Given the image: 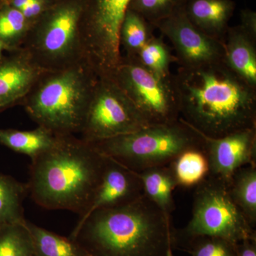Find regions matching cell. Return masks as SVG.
Masks as SVG:
<instances>
[{
  "label": "cell",
  "instance_id": "1",
  "mask_svg": "<svg viewBox=\"0 0 256 256\" xmlns=\"http://www.w3.org/2000/svg\"><path fill=\"white\" fill-rule=\"evenodd\" d=\"M173 80L180 118L198 132L220 138L256 128V89L223 60L180 67Z\"/></svg>",
  "mask_w": 256,
  "mask_h": 256
},
{
  "label": "cell",
  "instance_id": "2",
  "mask_svg": "<svg viewBox=\"0 0 256 256\" xmlns=\"http://www.w3.org/2000/svg\"><path fill=\"white\" fill-rule=\"evenodd\" d=\"M175 230L143 194L128 204L92 212L69 237L88 256H173Z\"/></svg>",
  "mask_w": 256,
  "mask_h": 256
},
{
  "label": "cell",
  "instance_id": "3",
  "mask_svg": "<svg viewBox=\"0 0 256 256\" xmlns=\"http://www.w3.org/2000/svg\"><path fill=\"white\" fill-rule=\"evenodd\" d=\"M106 156L75 134L57 136L54 146L32 160L28 194L38 206L82 216L100 183Z\"/></svg>",
  "mask_w": 256,
  "mask_h": 256
},
{
  "label": "cell",
  "instance_id": "4",
  "mask_svg": "<svg viewBox=\"0 0 256 256\" xmlns=\"http://www.w3.org/2000/svg\"><path fill=\"white\" fill-rule=\"evenodd\" d=\"M98 76L85 62L44 70L21 104L32 120L55 136L82 131Z\"/></svg>",
  "mask_w": 256,
  "mask_h": 256
},
{
  "label": "cell",
  "instance_id": "5",
  "mask_svg": "<svg viewBox=\"0 0 256 256\" xmlns=\"http://www.w3.org/2000/svg\"><path fill=\"white\" fill-rule=\"evenodd\" d=\"M92 144L101 154L136 172L170 164L188 150H204L202 134L181 118L173 124L146 126Z\"/></svg>",
  "mask_w": 256,
  "mask_h": 256
},
{
  "label": "cell",
  "instance_id": "6",
  "mask_svg": "<svg viewBox=\"0 0 256 256\" xmlns=\"http://www.w3.org/2000/svg\"><path fill=\"white\" fill-rule=\"evenodd\" d=\"M86 0H57L32 24L24 43L44 70H57L82 63L80 20Z\"/></svg>",
  "mask_w": 256,
  "mask_h": 256
},
{
  "label": "cell",
  "instance_id": "7",
  "mask_svg": "<svg viewBox=\"0 0 256 256\" xmlns=\"http://www.w3.org/2000/svg\"><path fill=\"white\" fill-rule=\"evenodd\" d=\"M195 188L191 220L184 228L176 229V235L210 236L235 244L256 235L232 200L228 184L208 175Z\"/></svg>",
  "mask_w": 256,
  "mask_h": 256
},
{
  "label": "cell",
  "instance_id": "8",
  "mask_svg": "<svg viewBox=\"0 0 256 256\" xmlns=\"http://www.w3.org/2000/svg\"><path fill=\"white\" fill-rule=\"evenodd\" d=\"M130 0H86L82 20V60L98 78H112L122 56L120 28Z\"/></svg>",
  "mask_w": 256,
  "mask_h": 256
},
{
  "label": "cell",
  "instance_id": "9",
  "mask_svg": "<svg viewBox=\"0 0 256 256\" xmlns=\"http://www.w3.org/2000/svg\"><path fill=\"white\" fill-rule=\"evenodd\" d=\"M148 124H173L180 118L173 74L160 77L140 63L136 56H122L112 76Z\"/></svg>",
  "mask_w": 256,
  "mask_h": 256
},
{
  "label": "cell",
  "instance_id": "10",
  "mask_svg": "<svg viewBox=\"0 0 256 256\" xmlns=\"http://www.w3.org/2000/svg\"><path fill=\"white\" fill-rule=\"evenodd\" d=\"M150 126L114 79L98 78L80 134L84 140L98 142Z\"/></svg>",
  "mask_w": 256,
  "mask_h": 256
},
{
  "label": "cell",
  "instance_id": "11",
  "mask_svg": "<svg viewBox=\"0 0 256 256\" xmlns=\"http://www.w3.org/2000/svg\"><path fill=\"white\" fill-rule=\"evenodd\" d=\"M174 46L180 67L193 68L224 60V44L194 26L184 8L154 25Z\"/></svg>",
  "mask_w": 256,
  "mask_h": 256
},
{
  "label": "cell",
  "instance_id": "12",
  "mask_svg": "<svg viewBox=\"0 0 256 256\" xmlns=\"http://www.w3.org/2000/svg\"><path fill=\"white\" fill-rule=\"evenodd\" d=\"M200 133L210 164V176L228 184L237 170L247 165H256V128L220 138Z\"/></svg>",
  "mask_w": 256,
  "mask_h": 256
},
{
  "label": "cell",
  "instance_id": "13",
  "mask_svg": "<svg viewBox=\"0 0 256 256\" xmlns=\"http://www.w3.org/2000/svg\"><path fill=\"white\" fill-rule=\"evenodd\" d=\"M142 195V183L137 173L106 156L102 178L92 203L86 212L79 217L78 222H82L96 210L128 204Z\"/></svg>",
  "mask_w": 256,
  "mask_h": 256
},
{
  "label": "cell",
  "instance_id": "14",
  "mask_svg": "<svg viewBox=\"0 0 256 256\" xmlns=\"http://www.w3.org/2000/svg\"><path fill=\"white\" fill-rule=\"evenodd\" d=\"M0 58V111L21 104L44 70L23 48Z\"/></svg>",
  "mask_w": 256,
  "mask_h": 256
},
{
  "label": "cell",
  "instance_id": "15",
  "mask_svg": "<svg viewBox=\"0 0 256 256\" xmlns=\"http://www.w3.org/2000/svg\"><path fill=\"white\" fill-rule=\"evenodd\" d=\"M236 6L233 0H186L184 13L194 26L224 44Z\"/></svg>",
  "mask_w": 256,
  "mask_h": 256
},
{
  "label": "cell",
  "instance_id": "16",
  "mask_svg": "<svg viewBox=\"0 0 256 256\" xmlns=\"http://www.w3.org/2000/svg\"><path fill=\"white\" fill-rule=\"evenodd\" d=\"M224 48V64L256 89V38L250 36L239 24L229 26Z\"/></svg>",
  "mask_w": 256,
  "mask_h": 256
},
{
  "label": "cell",
  "instance_id": "17",
  "mask_svg": "<svg viewBox=\"0 0 256 256\" xmlns=\"http://www.w3.org/2000/svg\"><path fill=\"white\" fill-rule=\"evenodd\" d=\"M136 173L142 183L143 194L171 222L172 213L175 210L173 192L178 186L169 164Z\"/></svg>",
  "mask_w": 256,
  "mask_h": 256
},
{
  "label": "cell",
  "instance_id": "18",
  "mask_svg": "<svg viewBox=\"0 0 256 256\" xmlns=\"http://www.w3.org/2000/svg\"><path fill=\"white\" fill-rule=\"evenodd\" d=\"M57 136L38 126L31 130L0 129V144L15 152L35 159L54 146Z\"/></svg>",
  "mask_w": 256,
  "mask_h": 256
},
{
  "label": "cell",
  "instance_id": "19",
  "mask_svg": "<svg viewBox=\"0 0 256 256\" xmlns=\"http://www.w3.org/2000/svg\"><path fill=\"white\" fill-rule=\"evenodd\" d=\"M229 193L248 222L256 226V165L242 166L228 184Z\"/></svg>",
  "mask_w": 256,
  "mask_h": 256
},
{
  "label": "cell",
  "instance_id": "20",
  "mask_svg": "<svg viewBox=\"0 0 256 256\" xmlns=\"http://www.w3.org/2000/svg\"><path fill=\"white\" fill-rule=\"evenodd\" d=\"M25 225L31 234L34 256H88L70 237L62 236L28 220Z\"/></svg>",
  "mask_w": 256,
  "mask_h": 256
},
{
  "label": "cell",
  "instance_id": "21",
  "mask_svg": "<svg viewBox=\"0 0 256 256\" xmlns=\"http://www.w3.org/2000/svg\"><path fill=\"white\" fill-rule=\"evenodd\" d=\"M178 186H196L210 175V164L204 150L190 149L182 152L169 164Z\"/></svg>",
  "mask_w": 256,
  "mask_h": 256
},
{
  "label": "cell",
  "instance_id": "22",
  "mask_svg": "<svg viewBox=\"0 0 256 256\" xmlns=\"http://www.w3.org/2000/svg\"><path fill=\"white\" fill-rule=\"evenodd\" d=\"M28 194V184L0 173V226L24 223L23 203Z\"/></svg>",
  "mask_w": 256,
  "mask_h": 256
},
{
  "label": "cell",
  "instance_id": "23",
  "mask_svg": "<svg viewBox=\"0 0 256 256\" xmlns=\"http://www.w3.org/2000/svg\"><path fill=\"white\" fill-rule=\"evenodd\" d=\"M32 26L18 10L8 3L0 4V41L8 52L22 47Z\"/></svg>",
  "mask_w": 256,
  "mask_h": 256
},
{
  "label": "cell",
  "instance_id": "24",
  "mask_svg": "<svg viewBox=\"0 0 256 256\" xmlns=\"http://www.w3.org/2000/svg\"><path fill=\"white\" fill-rule=\"evenodd\" d=\"M154 28L141 15L128 10L120 28V46L127 56H136L146 42L154 36Z\"/></svg>",
  "mask_w": 256,
  "mask_h": 256
},
{
  "label": "cell",
  "instance_id": "25",
  "mask_svg": "<svg viewBox=\"0 0 256 256\" xmlns=\"http://www.w3.org/2000/svg\"><path fill=\"white\" fill-rule=\"evenodd\" d=\"M176 249L191 256H236V244L220 237L195 236L181 237L176 235Z\"/></svg>",
  "mask_w": 256,
  "mask_h": 256
},
{
  "label": "cell",
  "instance_id": "26",
  "mask_svg": "<svg viewBox=\"0 0 256 256\" xmlns=\"http://www.w3.org/2000/svg\"><path fill=\"white\" fill-rule=\"evenodd\" d=\"M134 56L146 68L160 77L170 76L172 74L170 72L172 64L178 63L169 46L161 37L154 35Z\"/></svg>",
  "mask_w": 256,
  "mask_h": 256
},
{
  "label": "cell",
  "instance_id": "27",
  "mask_svg": "<svg viewBox=\"0 0 256 256\" xmlns=\"http://www.w3.org/2000/svg\"><path fill=\"white\" fill-rule=\"evenodd\" d=\"M25 222L0 226V256H34L31 234Z\"/></svg>",
  "mask_w": 256,
  "mask_h": 256
},
{
  "label": "cell",
  "instance_id": "28",
  "mask_svg": "<svg viewBox=\"0 0 256 256\" xmlns=\"http://www.w3.org/2000/svg\"><path fill=\"white\" fill-rule=\"evenodd\" d=\"M186 0H130L132 10L154 25L183 10Z\"/></svg>",
  "mask_w": 256,
  "mask_h": 256
},
{
  "label": "cell",
  "instance_id": "29",
  "mask_svg": "<svg viewBox=\"0 0 256 256\" xmlns=\"http://www.w3.org/2000/svg\"><path fill=\"white\" fill-rule=\"evenodd\" d=\"M57 0H8L6 2L18 10L33 24L55 4Z\"/></svg>",
  "mask_w": 256,
  "mask_h": 256
},
{
  "label": "cell",
  "instance_id": "30",
  "mask_svg": "<svg viewBox=\"0 0 256 256\" xmlns=\"http://www.w3.org/2000/svg\"><path fill=\"white\" fill-rule=\"evenodd\" d=\"M240 26L248 34L256 38V12L254 10L246 8L240 10Z\"/></svg>",
  "mask_w": 256,
  "mask_h": 256
},
{
  "label": "cell",
  "instance_id": "31",
  "mask_svg": "<svg viewBox=\"0 0 256 256\" xmlns=\"http://www.w3.org/2000/svg\"><path fill=\"white\" fill-rule=\"evenodd\" d=\"M236 256H256V234L236 244Z\"/></svg>",
  "mask_w": 256,
  "mask_h": 256
},
{
  "label": "cell",
  "instance_id": "32",
  "mask_svg": "<svg viewBox=\"0 0 256 256\" xmlns=\"http://www.w3.org/2000/svg\"><path fill=\"white\" fill-rule=\"evenodd\" d=\"M4 52H8V50H6V46H4V44L0 41V58L4 54Z\"/></svg>",
  "mask_w": 256,
  "mask_h": 256
},
{
  "label": "cell",
  "instance_id": "33",
  "mask_svg": "<svg viewBox=\"0 0 256 256\" xmlns=\"http://www.w3.org/2000/svg\"><path fill=\"white\" fill-rule=\"evenodd\" d=\"M8 1V0H0V4H2V3L6 2Z\"/></svg>",
  "mask_w": 256,
  "mask_h": 256
},
{
  "label": "cell",
  "instance_id": "34",
  "mask_svg": "<svg viewBox=\"0 0 256 256\" xmlns=\"http://www.w3.org/2000/svg\"></svg>",
  "mask_w": 256,
  "mask_h": 256
}]
</instances>
